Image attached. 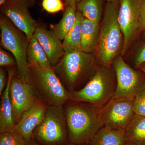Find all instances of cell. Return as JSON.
<instances>
[{
    "instance_id": "6da1fadb",
    "label": "cell",
    "mask_w": 145,
    "mask_h": 145,
    "mask_svg": "<svg viewBox=\"0 0 145 145\" xmlns=\"http://www.w3.org/2000/svg\"><path fill=\"white\" fill-rule=\"evenodd\" d=\"M69 143L88 144L104 126L99 114L100 108L93 104L68 101L63 106Z\"/></svg>"
},
{
    "instance_id": "7a4b0ae2",
    "label": "cell",
    "mask_w": 145,
    "mask_h": 145,
    "mask_svg": "<svg viewBox=\"0 0 145 145\" xmlns=\"http://www.w3.org/2000/svg\"><path fill=\"white\" fill-rule=\"evenodd\" d=\"M119 7V0L107 2L104 10L93 53L100 65L110 67L123 50L124 37L118 20Z\"/></svg>"
},
{
    "instance_id": "3957f363",
    "label": "cell",
    "mask_w": 145,
    "mask_h": 145,
    "mask_svg": "<svg viewBox=\"0 0 145 145\" xmlns=\"http://www.w3.org/2000/svg\"><path fill=\"white\" fill-rule=\"evenodd\" d=\"M97 64L93 53L74 50L65 53L52 68L65 88L72 93L89 81L99 67Z\"/></svg>"
},
{
    "instance_id": "277c9868",
    "label": "cell",
    "mask_w": 145,
    "mask_h": 145,
    "mask_svg": "<svg viewBox=\"0 0 145 145\" xmlns=\"http://www.w3.org/2000/svg\"><path fill=\"white\" fill-rule=\"evenodd\" d=\"M29 83L38 99L48 106H63L69 94L53 70L43 68L35 62L29 63Z\"/></svg>"
},
{
    "instance_id": "5b68a950",
    "label": "cell",
    "mask_w": 145,
    "mask_h": 145,
    "mask_svg": "<svg viewBox=\"0 0 145 145\" xmlns=\"http://www.w3.org/2000/svg\"><path fill=\"white\" fill-rule=\"evenodd\" d=\"M116 87V75L110 67L100 65L85 85L70 93L69 101L89 103L101 108L113 98Z\"/></svg>"
},
{
    "instance_id": "8992f818",
    "label": "cell",
    "mask_w": 145,
    "mask_h": 145,
    "mask_svg": "<svg viewBox=\"0 0 145 145\" xmlns=\"http://www.w3.org/2000/svg\"><path fill=\"white\" fill-rule=\"evenodd\" d=\"M0 29L1 46L9 51L16 59V75L22 80L29 83L27 50L29 40L24 32L2 14L0 16Z\"/></svg>"
},
{
    "instance_id": "52a82bcc",
    "label": "cell",
    "mask_w": 145,
    "mask_h": 145,
    "mask_svg": "<svg viewBox=\"0 0 145 145\" xmlns=\"http://www.w3.org/2000/svg\"><path fill=\"white\" fill-rule=\"evenodd\" d=\"M33 136L40 145H67L68 133L63 106L48 107L43 120L34 130Z\"/></svg>"
},
{
    "instance_id": "ba28073f",
    "label": "cell",
    "mask_w": 145,
    "mask_h": 145,
    "mask_svg": "<svg viewBox=\"0 0 145 145\" xmlns=\"http://www.w3.org/2000/svg\"><path fill=\"white\" fill-rule=\"evenodd\" d=\"M118 22L124 37L121 54L124 55L141 33V9L143 0H119Z\"/></svg>"
},
{
    "instance_id": "9c48e42d",
    "label": "cell",
    "mask_w": 145,
    "mask_h": 145,
    "mask_svg": "<svg viewBox=\"0 0 145 145\" xmlns=\"http://www.w3.org/2000/svg\"><path fill=\"white\" fill-rule=\"evenodd\" d=\"M112 64L117 80L113 98L134 100L137 93L145 88L140 73L125 62L120 55L115 58Z\"/></svg>"
},
{
    "instance_id": "30bf717a",
    "label": "cell",
    "mask_w": 145,
    "mask_h": 145,
    "mask_svg": "<svg viewBox=\"0 0 145 145\" xmlns=\"http://www.w3.org/2000/svg\"><path fill=\"white\" fill-rule=\"evenodd\" d=\"M133 100L113 98L100 108V117L104 126L115 130L125 129L135 114Z\"/></svg>"
},
{
    "instance_id": "8fae6325",
    "label": "cell",
    "mask_w": 145,
    "mask_h": 145,
    "mask_svg": "<svg viewBox=\"0 0 145 145\" xmlns=\"http://www.w3.org/2000/svg\"><path fill=\"white\" fill-rule=\"evenodd\" d=\"M1 7L2 15L24 32L29 40L38 25L29 10L27 0H6Z\"/></svg>"
},
{
    "instance_id": "7c38bea8",
    "label": "cell",
    "mask_w": 145,
    "mask_h": 145,
    "mask_svg": "<svg viewBox=\"0 0 145 145\" xmlns=\"http://www.w3.org/2000/svg\"><path fill=\"white\" fill-rule=\"evenodd\" d=\"M9 96L13 120L16 124L23 114L38 99L30 84L18 78L16 73L10 82Z\"/></svg>"
},
{
    "instance_id": "4fadbf2b",
    "label": "cell",
    "mask_w": 145,
    "mask_h": 145,
    "mask_svg": "<svg viewBox=\"0 0 145 145\" xmlns=\"http://www.w3.org/2000/svg\"><path fill=\"white\" fill-rule=\"evenodd\" d=\"M48 106L46 104L38 99L23 114L11 131L20 133L29 144L33 139L34 130L43 120Z\"/></svg>"
},
{
    "instance_id": "5bb4252c",
    "label": "cell",
    "mask_w": 145,
    "mask_h": 145,
    "mask_svg": "<svg viewBox=\"0 0 145 145\" xmlns=\"http://www.w3.org/2000/svg\"><path fill=\"white\" fill-rule=\"evenodd\" d=\"M34 35L46 53L53 67L65 54L62 40L51 30L38 26Z\"/></svg>"
},
{
    "instance_id": "9a60e30c",
    "label": "cell",
    "mask_w": 145,
    "mask_h": 145,
    "mask_svg": "<svg viewBox=\"0 0 145 145\" xmlns=\"http://www.w3.org/2000/svg\"><path fill=\"white\" fill-rule=\"evenodd\" d=\"M10 67L8 71V81L5 89L1 96L0 107V133L11 131L15 127L12 106L9 96L11 80L16 73L17 67Z\"/></svg>"
},
{
    "instance_id": "2e32d148",
    "label": "cell",
    "mask_w": 145,
    "mask_h": 145,
    "mask_svg": "<svg viewBox=\"0 0 145 145\" xmlns=\"http://www.w3.org/2000/svg\"><path fill=\"white\" fill-rule=\"evenodd\" d=\"M100 25L84 18L81 26V51L93 54L99 39Z\"/></svg>"
},
{
    "instance_id": "e0dca14e",
    "label": "cell",
    "mask_w": 145,
    "mask_h": 145,
    "mask_svg": "<svg viewBox=\"0 0 145 145\" xmlns=\"http://www.w3.org/2000/svg\"><path fill=\"white\" fill-rule=\"evenodd\" d=\"M66 6V7L59 22L50 25V30L53 31L61 40H63L70 31L76 20L77 3H72Z\"/></svg>"
},
{
    "instance_id": "ac0fdd59",
    "label": "cell",
    "mask_w": 145,
    "mask_h": 145,
    "mask_svg": "<svg viewBox=\"0 0 145 145\" xmlns=\"http://www.w3.org/2000/svg\"><path fill=\"white\" fill-rule=\"evenodd\" d=\"M88 145H125V130H115L103 127L88 144Z\"/></svg>"
},
{
    "instance_id": "d6986e66",
    "label": "cell",
    "mask_w": 145,
    "mask_h": 145,
    "mask_svg": "<svg viewBox=\"0 0 145 145\" xmlns=\"http://www.w3.org/2000/svg\"><path fill=\"white\" fill-rule=\"evenodd\" d=\"M126 144L145 143V117L135 114L125 129Z\"/></svg>"
},
{
    "instance_id": "ffe728a7",
    "label": "cell",
    "mask_w": 145,
    "mask_h": 145,
    "mask_svg": "<svg viewBox=\"0 0 145 145\" xmlns=\"http://www.w3.org/2000/svg\"><path fill=\"white\" fill-rule=\"evenodd\" d=\"M84 18L80 12L77 10L75 24L63 40L65 53L74 50H81V26Z\"/></svg>"
},
{
    "instance_id": "44dd1931",
    "label": "cell",
    "mask_w": 145,
    "mask_h": 145,
    "mask_svg": "<svg viewBox=\"0 0 145 145\" xmlns=\"http://www.w3.org/2000/svg\"><path fill=\"white\" fill-rule=\"evenodd\" d=\"M103 0H80L77 3V10L85 18L101 23L103 13Z\"/></svg>"
},
{
    "instance_id": "7402d4cb",
    "label": "cell",
    "mask_w": 145,
    "mask_h": 145,
    "mask_svg": "<svg viewBox=\"0 0 145 145\" xmlns=\"http://www.w3.org/2000/svg\"><path fill=\"white\" fill-rule=\"evenodd\" d=\"M27 59L28 63H37L43 68L48 69L52 67L44 50L34 34L29 40Z\"/></svg>"
},
{
    "instance_id": "603a6c76",
    "label": "cell",
    "mask_w": 145,
    "mask_h": 145,
    "mask_svg": "<svg viewBox=\"0 0 145 145\" xmlns=\"http://www.w3.org/2000/svg\"><path fill=\"white\" fill-rule=\"evenodd\" d=\"M0 145H29L20 133L14 131L0 133Z\"/></svg>"
},
{
    "instance_id": "cb8c5ba5",
    "label": "cell",
    "mask_w": 145,
    "mask_h": 145,
    "mask_svg": "<svg viewBox=\"0 0 145 145\" xmlns=\"http://www.w3.org/2000/svg\"><path fill=\"white\" fill-rule=\"evenodd\" d=\"M133 108L135 114L145 117V88L135 96L133 100Z\"/></svg>"
},
{
    "instance_id": "d4e9b609",
    "label": "cell",
    "mask_w": 145,
    "mask_h": 145,
    "mask_svg": "<svg viewBox=\"0 0 145 145\" xmlns=\"http://www.w3.org/2000/svg\"><path fill=\"white\" fill-rule=\"evenodd\" d=\"M42 7L44 10L50 13H57L64 9L61 0H43Z\"/></svg>"
},
{
    "instance_id": "484cf974",
    "label": "cell",
    "mask_w": 145,
    "mask_h": 145,
    "mask_svg": "<svg viewBox=\"0 0 145 145\" xmlns=\"http://www.w3.org/2000/svg\"><path fill=\"white\" fill-rule=\"evenodd\" d=\"M0 66L1 67L17 66V62L14 56L1 47L0 48Z\"/></svg>"
},
{
    "instance_id": "4316f807",
    "label": "cell",
    "mask_w": 145,
    "mask_h": 145,
    "mask_svg": "<svg viewBox=\"0 0 145 145\" xmlns=\"http://www.w3.org/2000/svg\"><path fill=\"white\" fill-rule=\"evenodd\" d=\"M8 79L7 78L6 71L3 67L0 68V95L2 94L7 85Z\"/></svg>"
},
{
    "instance_id": "83f0119b",
    "label": "cell",
    "mask_w": 145,
    "mask_h": 145,
    "mask_svg": "<svg viewBox=\"0 0 145 145\" xmlns=\"http://www.w3.org/2000/svg\"><path fill=\"white\" fill-rule=\"evenodd\" d=\"M144 63H145V45L137 53L135 59V64L136 66L140 67Z\"/></svg>"
},
{
    "instance_id": "f1b7e54d",
    "label": "cell",
    "mask_w": 145,
    "mask_h": 145,
    "mask_svg": "<svg viewBox=\"0 0 145 145\" xmlns=\"http://www.w3.org/2000/svg\"><path fill=\"white\" fill-rule=\"evenodd\" d=\"M141 32L145 29V0H143L141 9Z\"/></svg>"
},
{
    "instance_id": "f546056e",
    "label": "cell",
    "mask_w": 145,
    "mask_h": 145,
    "mask_svg": "<svg viewBox=\"0 0 145 145\" xmlns=\"http://www.w3.org/2000/svg\"><path fill=\"white\" fill-rule=\"evenodd\" d=\"M80 0H65V2L66 5L72 3H77L80 2Z\"/></svg>"
},
{
    "instance_id": "4dcf8cb0",
    "label": "cell",
    "mask_w": 145,
    "mask_h": 145,
    "mask_svg": "<svg viewBox=\"0 0 145 145\" xmlns=\"http://www.w3.org/2000/svg\"><path fill=\"white\" fill-rule=\"evenodd\" d=\"M29 145H40L39 144H38L36 142V141L34 140V139H33V140H31V142H30V143H29Z\"/></svg>"
},
{
    "instance_id": "1f68e13d",
    "label": "cell",
    "mask_w": 145,
    "mask_h": 145,
    "mask_svg": "<svg viewBox=\"0 0 145 145\" xmlns=\"http://www.w3.org/2000/svg\"><path fill=\"white\" fill-rule=\"evenodd\" d=\"M125 145H145V143L142 144H136V143H128L126 144Z\"/></svg>"
},
{
    "instance_id": "d6a6232c",
    "label": "cell",
    "mask_w": 145,
    "mask_h": 145,
    "mask_svg": "<svg viewBox=\"0 0 145 145\" xmlns=\"http://www.w3.org/2000/svg\"><path fill=\"white\" fill-rule=\"evenodd\" d=\"M139 67H140L141 70L143 72L145 73V63L141 65Z\"/></svg>"
},
{
    "instance_id": "836d02e7",
    "label": "cell",
    "mask_w": 145,
    "mask_h": 145,
    "mask_svg": "<svg viewBox=\"0 0 145 145\" xmlns=\"http://www.w3.org/2000/svg\"><path fill=\"white\" fill-rule=\"evenodd\" d=\"M6 0H0V5L1 6Z\"/></svg>"
},
{
    "instance_id": "e575fe53",
    "label": "cell",
    "mask_w": 145,
    "mask_h": 145,
    "mask_svg": "<svg viewBox=\"0 0 145 145\" xmlns=\"http://www.w3.org/2000/svg\"><path fill=\"white\" fill-rule=\"evenodd\" d=\"M67 145H88L87 144H71V143H69Z\"/></svg>"
},
{
    "instance_id": "d590c367",
    "label": "cell",
    "mask_w": 145,
    "mask_h": 145,
    "mask_svg": "<svg viewBox=\"0 0 145 145\" xmlns=\"http://www.w3.org/2000/svg\"><path fill=\"white\" fill-rule=\"evenodd\" d=\"M107 2H111L116 1H119V0H106Z\"/></svg>"
},
{
    "instance_id": "8d00e7d4",
    "label": "cell",
    "mask_w": 145,
    "mask_h": 145,
    "mask_svg": "<svg viewBox=\"0 0 145 145\" xmlns=\"http://www.w3.org/2000/svg\"><path fill=\"white\" fill-rule=\"evenodd\" d=\"M144 35V37L145 38V31H144V35Z\"/></svg>"
}]
</instances>
